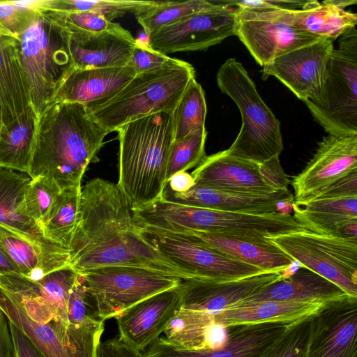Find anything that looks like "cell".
Returning <instances> with one entry per match:
<instances>
[{
	"mask_svg": "<svg viewBox=\"0 0 357 357\" xmlns=\"http://www.w3.org/2000/svg\"><path fill=\"white\" fill-rule=\"evenodd\" d=\"M117 185L132 211L162 199L172 146L174 111L160 112L119 128Z\"/></svg>",
	"mask_w": 357,
	"mask_h": 357,
	"instance_id": "3",
	"label": "cell"
},
{
	"mask_svg": "<svg viewBox=\"0 0 357 357\" xmlns=\"http://www.w3.org/2000/svg\"><path fill=\"white\" fill-rule=\"evenodd\" d=\"M54 12L66 27L75 28L86 32H102L113 24L112 22L108 21L104 16L91 11Z\"/></svg>",
	"mask_w": 357,
	"mask_h": 357,
	"instance_id": "44",
	"label": "cell"
},
{
	"mask_svg": "<svg viewBox=\"0 0 357 357\" xmlns=\"http://www.w3.org/2000/svg\"><path fill=\"white\" fill-rule=\"evenodd\" d=\"M8 324L16 357H45L25 334L9 320Z\"/></svg>",
	"mask_w": 357,
	"mask_h": 357,
	"instance_id": "50",
	"label": "cell"
},
{
	"mask_svg": "<svg viewBox=\"0 0 357 357\" xmlns=\"http://www.w3.org/2000/svg\"><path fill=\"white\" fill-rule=\"evenodd\" d=\"M82 186L61 190L40 228L43 237L68 249L78 226Z\"/></svg>",
	"mask_w": 357,
	"mask_h": 357,
	"instance_id": "34",
	"label": "cell"
},
{
	"mask_svg": "<svg viewBox=\"0 0 357 357\" xmlns=\"http://www.w3.org/2000/svg\"><path fill=\"white\" fill-rule=\"evenodd\" d=\"M348 296L336 284L301 267L286 278L261 289L245 301H286L326 304Z\"/></svg>",
	"mask_w": 357,
	"mask_h": 357,
	"instance_id": "28",
	"label": "cell"
},
{
	"mask_svg": "<svg viewBox=\"0 0 357 357\" xmlns=\"http://www.w3.org/2000/svg\"><path fill=\"white\" fill-rule=\"evenodd\" d=\"M268 239L301 267L357 298V237L319 234L302 229Z\"/></svg>",
	"mask_w": 357,
	"mask_h": 357,
	"instance_id": "9",
	"label": "cell"
},
{
	"mask_svg": "<svg viewBox=\"0 0 357 357\" xmlns=\"http://www.w3.org/2000/svg\"><path fill=\"white\" fill-rule=\"evenodd\" d=\"M68 250L70 266L79 273L126 266L190 279L141 236L118 185L101 178H95L82 188L79 221Z\"/></svg>",
	"mask_w": 357,
	"mask_h": 357,
	"instance_id": "1",
	"label": "cell"
},
{
	"mask_svg": "<svg viewBox=\"0 0 357 357\" xmlns=\"http://www.w3.org/2000/svg\"><path fill=\"white\" fill-rule=\"evenodd\" d=\"M16 47L29 86L31 107L38 116L75 68L70 35L54 11L40 9L16 38Z\"/></svg>",
	"mask_w": 357,
	"mask_h": 357,
	"instance_id": "4",
	"label": "cell"
},
{
	"mask_svg": "<svg viewBox=\"0 0 357 357\" xmlns=\"http://www.w3.org/2000/svg\"><path fill=\"white\" fill-rule=\"evenodd\" d=\"M324 304L286 301H244L213 316L225 328L268 322H294L314 314Z\"/></svg>",
	"mask_w": 357,
	"mask_h": 357,
	"instance_id": "30",
	"label": "cell"
},
{
	"mask_svg": "<svg viewBox=\"0 0 357 357\" xmlns=\"http://www.w3.org/2000/svg\"><path fill=\"white\" fill-rule=\"evenodd\" d=\"M109 133L89 116L84 105L52 102L38 116L29 175L50 178L61 190L81 187Z\"/></svg>",
	"mask_w": 357,
	"mask_h": 357,
	"instance_id": "2",
	"label": "cell"
},
{
	"mask_svg": "<svg viewBox=\"0 0 357 357\" xmlns=\"http://www.w3.org/2000/svg\"><path fill=\"white\" fill-rule=\"evenodd\" d=\"M284 277V272L266 271L227 281L183 280L180 284V308L215 316Z\"/></svg>",
	"mask_w": 357,
	"mask_h": 357,
	"instance_id": "18",
	"label": "cell"
},
{
	"mask_svg": "<svg viewBox=\"0 0 357 357\" xmlns=\"http://www.w3.org/2000/svg\"><path fill=\"white\" fill-rule=\"evenodd\" d=\"M66 28L70 35V50L75 68L126 66L138 44L129 31L114 22L98 33Z\"/></svg>",
	"mask_w": 357,
	"mask_h": 357,
	"instance_id": "21",
	"label": "cell"
},
{
	"mask_svg": "<svg viewBox=\"0 0 357 357\" xmlns=\"http://www.w3.org/2000/svg\"><path fill=\"white\" fill-rule=\"evenodd\" d=\"M216 77L219 89L234 100L242 118L240 131L227 153L258 165L279 156L284 149L280 121L242 63L227 59Z\"/></svg>",
	"mask_w": 357,
	"mask_h": 357,
	"instance_id": "6",
	"label": "cell"
},
{
	"mask_svg": "<svg viewBox=\"0 0 357 357\" xmlns=\"http://www.w3.org/2000/svg\"><path fill=\"white\" fill-rule=\"evenodd\" d=\"M31 180L28 173L0 167V223L33 238L43 239L25 204V192Z\"/></svg>",
	"mask_w": 357,
	"mask_h": 357,
	"instance_id": "32",
	"label": "cell"
},
{
	"mask_svg": "<svg viewBox=\"0 0 357 357\" xmlns=\"http://www.w3.org/2000/svg\"><path fill=\"white\" fill-rule=\"evenodd\" d=\"M206 128L197 130L179 139H174L172 146L167 183L174 174L197 167L206 156L205 144Z\"/></svg>",
	"mask_w": 357,
	"mask_h": 357,
	"instance_id": "40",
	"label": "cell"
},
{
	"mask_svg": "<svg viewBox=\"0 0 357 357\" xmlns=\"http://www.w3.org/2000/svg\"><path fill=\"white\" fill-rule=\"evenodd\" d=\"M236 8L215 4L148 36L152 49L164 54L206 50L236 34Z\"/></svg>",
	"mask_w": 357,
	"mask_h": 357,
	"instance_id": "13",
	"label": "cell"
},
{
	"mask_svg": "<svg viewBox=\"0 0 357 357\" xmlns=\"http://www.w3.org/2000/svg\"><path fill=\"white\" fill-rule=\"evenodd\" d=\"M214 5L207 0L157 1L155 6L136 18L144 33L149 36L156 30L173 24Z\"/></svg>",
	"mask_w": 357,
	"mask_h": 357,
	"instance_id": "38",
	"label": "cell"
},
{
	"mask_svg": "<svg viewBox=\"0 0 357 357\" xmlns=\"http://www.w3.org/2000/svg\"><path fill=\"white\" fill-rule=\"evenodd\" d=\"M171 58L162 54L149 45H141L139 43L135 47L128 65L136 74L162 68L172 61Z\"/></svg>",
	"mask_w": 357,
	"mask_h": 357,
	"instance_id": "46",
	"label": "cell"
},
{
	"mask_svg": "<svg viewBox=\"0 0 357 357\" xmlns=\"http://www.w3.org/2000/svg\"><path fill=\"white\" fill-rule=\"evenodd\" d=\"M259 170L264 182L275 191L288 190L291 181L280 165L279 156L259 165Z\"/></svg>",
	"mask_w": 357,
	"mask_h": 357,
	"instance_id": "48",
	"label": "cell"
},
{
	"mask_svg": "<svg viewBox=\"0 0 357 357\" xmlns=\"http://www.w3.org/2000/svg\"><path fill=\"white\" fill-rule=\"evenodd\" d=\"M7 273L20 274V272L16 265L0 245V275Z\"/></svg>",
	"mask_w": 357,
	"mask_h": 357,
	"instance_id": "54",
	"label": "cell"
},
{
	"mask_svg": "<svg viewBox=\"0 0 357 357\" xmlns=\"http://www.w3.org/2000/svg\"><path fill=\"white\" fill-rule=\"evenodd\" d=\"M67 319L68 325L74 326H96L105 322L99 317L96 300L79 273L70 291Z\"/></svg>",
	"mask_w": 357,
	"mask_h": 357,
	"instance_id": "41",
	"label": "cell"
},
{
	"mask_svg": "<svg viewBox=\"0 0 357 357\" xmlns=\"http://www.w3.org/2000/svg\"><path fill=\"white\" fill-rule=\"evenodd\" d=\"M78 276L79 273L71 266L54 271L38 280L19 273H7L0 275V287L33 321L68 328V303Z\"/></svg>",
	"mask_w": 357,
	"mask_h": 357,
	"instance_id": "12",
	"label": "cell"
},
{
	"mask_svg": "<svg viewBox=\"0 0 357 357\" xmlns=\"http://www.w3.org/2000/svg\"><path fill=\"white\" fill-rule=\"evenodd\" d=\"M99 317L105 321L154 294L178 286L183 280L145 268L115 266L83 272Z\"/></svg>",
	"mask_w": 357,
	"mask_h": 357,
	"instance_id": "10",
	"label": "cell"
},
{
	"mask_svg": "<svg viewBox=\"0 0 357 357\" xmlns=\"http://www.w3.org/2000/svg\"><path fill=\"white\" fill-rule=\"evenodd\" d=\"M235 35L262 67L287 52L323 38L284 22L238 14Z\"/></svg>",
	"mask_w": 357,
	"mask_h": 357,
	"instance_id": "22",
	"label": "cell"
},
{
	"mask_svg": "<svg viewBox=\"0 0 357 357\" xmlns=\"http://www.w3.org/2000/svg\"><path fill=\"white\" fill-rule=\"evenodd\" d=\"M0 245L20 274L32 280L70 266L68 248L45 238H33L1 223Z\"/></svg>",
	"mask_w": 357,
	"mask_h": 357,
	"instance_id": "24",
	"label": "cell"
},
{
	"mask_svg": "<svg viewBox=\"0 0 357 357\" xmlns=\"http://www.w3.org/2000/svg\"><path fill=\"white\" fill-rule=\"evenodd\" d=\"M61 189L47 176L31 178L25 192V204L30 217L40 226Z\"/></svg>",
	"mask_w": 357,
	"mask_h": 357,
	"instance_id": "42",
	"label": "cell"
},
{
	"mask_svg": "<svg viewBox=\"0 0 357 357\" xmlns=\"http://www.w3.org/2000/svg\"><path fill=\"white\" fill-rule=\"evenodd\" d=\"M293 216L303 229L324 235L357 237V217L312 211L295 203Z\"/></svg>",
	"mask_w": 357,
	"mask_h": 357,
	"instance_id": "39",
	"label": "cell"
},
{
	"mask_svg": "<svg viewBox=\"0 0 357 357\" xmlns=\"http://www.w3.org/2000/svg\"><path fill=\"white\" fill-rule=\"evenodd\" d=\"M192 66L174 59L166 66L136 74L113 96L85 106L89 116L109 132L160 112L174 111L190 81Z\"/></svg>",
	"mask_w": 357,
	"mask_h": 357,
	"instance_id": "5",
	"label": "cell"
},
{
	"mask_svg": "<svg viewBox=\"0 0 357 357\" xmlns=\"http://www.w3.org/2000/svg\"><path fill=\"white\" fill-rule=\"evenodd\" d=\"M311 316L291 323L262 357H305Z\"/></svg>",
	"mask_w": 357,
	"mask_h": 357,
	"instance_id": "43",
	"label": "cell"
},
{
	"mask_svg": "<svg viewBox=\"0 0 357 357\" xmlns=\"http://www.w3.org/2000/svg\"><path fill=\"white\" fill-rule=\"evenodd\" d=\"M0 357H16L8 320L0 309Z\"/></svg>",
	"mask_w": 357,
	"mask_h": 357,
	"instance_id": "51",
	"label": "cell"
},
{
	"mask_svg": "<svg viewBox=\"0 0 357 357\" xmlns=\"http://www.w3.org/2000/svg\"><path fill=\"white\" fill-rule=\"evenodd\" d=\"M114 357H144L142 351L120 340L118 337L108 340Z\"/></svg>",
	"mask_w": 357,
	"mask_h": 357,
	"instance_id": "53",
	"label": "cell"
},
{
	"mask_svg": "<svg viewBox=\"0 0 357 357\" xmlns=\"http://www.w3.org/2000/svg\"><path fill=\"white\" fill-rule=\"evenodd\" d=\"M196 185L226 192L270 194L259 165L229 155L227 150L206 156L191 173Z\"/></svg>",
	"mask_w": 357,
	"mask_h": 357,
	"instance_id": "25",
	"label": "cell"
},
{
	"mask_svg": "<svg viewBox=\"0 0 357 357\" xmlns=\"http://www.w3.org/2000/svg\"><path fill=\"white\" fill-rule=\"evenodd\" d=\"M214 4L227 7L236 6L240 10L257 12L270 10H301L308 0H213Z\"/></svg>",
	"mask_w": 357,
	"mask_h": 357,
	"instance_id": "45",
	"label": "cell"
},
{
	"mask_svg": "<svg viewBox=\"0 0 357 357\" xmlns=\"http://www.w3.org/2000/svg\"><path fill=\"white\" fill-rule=\"evenodd\" d=\"M207 107L202 86L192 79L174 110V139L205 127Z\"/></svg>",
	"mask_w": 357,
	"mask_h": 357,
	"instance_id": "37",
	"label": "cell"
},
{
	"mask_svg": "<svg viewBox=\"0 0 357 357\" xmlns=\"http://www.w3.org/2000/svg\"><path fill=\"white\" fill-rule=\"evenodd\" d=\"M180 284L146 298L116 316L118 338L142 352L158 339L181 307Z\"/></svg>",
	"mask_w": 357,
	"mask_h": 357,
	"instance_id": "19",
	"label": "cell"
},
{
	"mask_svg": "<svg viewBox=\"0 0 357 357\" xmlns=\"http://www.w3.org/2000/svg\"><path fill=\"white\" fill-rule=\"evenodd\" d=\"M141 236L190 279L238 280L266 271L217 252L190 236L137 225Z\"/></svg>",
	"mask_w": 357,
	"mask_h": 357,
	"instance_id": "11",
	"label": "cell"
},
{
	"mask_svg": "<svg viewBox=\"0 0 357 357\" xmlns=\"http://www.w3.org/2000/svg\"><path fill=\"white\" fill-rule=\"evenodd\" d=\"M162 199L195 207L248 214L279 212L281 202H294L290 190L270 194L226 192L195 185L185 193H176L165 187Z\"/></svg>",
	"mask_w": 357,
	"mask_h": 357,
	"instance_id": "23",
	"label": "cell"
},
{
	"mask_svg": "<svg viewBox=\"0 0 357 357\" xmlns=\"http://www.w3.org/2000/svg\"><path fill=\"white\" fill-rule=\"evenodd\" d=\"M159 227L174 233L204 232L271 237L302 229L291 214H248L163 202L158 213Z\"/></svg>",
	"mask_w": 357,
	"mask_h": 357,
	"instance_id": "8",
	"label": "cell"
},
{
	"mask_svg": "<svg viewBox=\"0 0 357 357\" xmlns=\"http://www.w3.org/2000/svg\"><path fill=\"white\" fill-rule=\"evenodd\" d=\"M156 3L154 1L132 0H44L42 9L61 13L91 11L112 22L128 13L137 17L152 8Z\"/></svg>",
	"mask_w": 357,
	"mask_h": 357,
	"instance_id": "36",
	"label": "cell"
},
{
	"mask_svg": "<svg viewBox=\"0 0 357 357\" xmlns=\"http://www.w3.org/2000/svg\"><path fill=\"white\" fill-rule=\"evenodd\" d=\"M353 197H357V170L351 172L336 180L314 199H339Z\"/></svg>",
	"mask_w": 357,
	"mask_h": 357,
	"instance_id": "49",
	"label": "cell"
},
{
	"mask_svg": "<svg viewBox=\"0 0 357 357\" xmlns=\"http://www.w3.org/2000/svg\"><path fill=\"white\" fill-rule=\"evenodd\" d=\"M215 324L213 316L201 311L179 308L164 331L171 345L185 349H208Z\"/></svg>",
	"mask_w": 357,
	"mask_h": 357,
	"instance_id": "35",
	"label": "cell"
},
{
	"mask_svg": "<svg viewBox=\"0 0 357 357\" xmlns=\"http://www.w3.org/2000/svg\"><path fill=\"white\" fill-rule=\"evenodd\" d=\"M356 0H308L301 10L251 12L236 8L237 14L253 18L284 22L298 29L323 38L337 39L344 32L355 27L357 15L344 8L356 4Z\"/></svg>",
	"mask_w": 357,
	"mask_h": 357,
	"instance_id": "20",
	"label": "cell"
},
{
	"mask_svg": "<svg viewBox=\"0 0 357 357\" xmlns=\"http://www.w3.org/2000/svg\"><path fill=\"white\" fill-rule=\"evenodd\" d=\"M38 116L31 107L0 130V167L29 173Z\"/></svg>",
	"mask_w": 357,
	"mask_h": 357,
	"instance_id": "33",
	"label": "cell"
},
{
	"mask_svg": "<svg viewBox=\"0 0 357 357\" xmlns=\"http://www.w3.org/2000/svg\"><path fill=\"white\" fill-rule=\"evenodd\" d=\"M333 41L327 38L287 52L263 66L262 79H279L302 101L317 100L324 86Z\"/></svg>",
	"mask_w": 357,
	"mask_h": 357,
	"instance_id": "14",
	"label": "cell"
},
{
	"mask_svg": "<svg viewBox=\"0 0 357 357\" xmlns=\"http://www.w3.org/2000/svg\"><path fill=\"white\" fill-rule=\"evenodd\" d=\"M305 357H357V298L326 303L311 316Z\"/></svg>",
	"mask_w": 357,
	"mask_h": 357,
	"instance_id": "16",
	"label": "cell"
},
{
	"mask_svg": "<svg viewBox=\"0 0 357 357\" xmlns=\"http://www.w3.org/2000/svg\"><path fill=\"white\" fill-rule=\"evenodd\" d=\"M329 59L319 98L305 100L314 119L328 135H357V31L352 27L339 38Z\"/></svg>",
	"mask_w": 357,
	"mask_h": 357,
	"instance_id": "7",
	"label": "cell"
},
{
	"mask_svg": "<svg viewBox=\"0 0 357 357\" xmlns=\"http://www.w3.org/2000/svg\"><path fill=\"white\" fill-rule=\"evenodd\" d=\"M196 185L191 174L180 172L174 174L167 181L166 186L176 193H185Z\"/></svg>",
	"mask_w": 357,
	"mask_h": 357,
	"instance_id": "52",
	"label": "cell"
},
{
	"mask_svg": "<svg viewBox=\"0 0 357 357\" xmlns=\"http://www.w3.org/2000/svg\"><path fill=\"white\" fill-rule=\"evenodd\" d=\"M208 248L264 271L286 272L294 259L275 245L268 237L226 235L204 232H185Z\"/></svg>",
	"mask_w": 357,
	"mask_h": 357,
	"instance_id": "26",
	"label": "cell"
},
{
	"mask_svg": "<svg viewBox=\"0 0 357 357\" xmlns=\"http://www.w3.org/2000/svg\"><path fill=\"white\" fill-rule=\"evenodd\" d=\"M96 357H114L108 340L99 344Z\"/></svg>",
	"mask_w": 357,
	"mask_h": 357,
	"instance_id": "55",
	"label": "cell"
},
{
	"mask_svg": "<svg viewBox=\"0 0 357 357\" xmlns=\"http://www.w3.org/2000/svg\"><path fill=\"white\" fill-rule=\"evenodd\" d=\"M357 170V135H328L291 185L298 206L314 199L338 178Z\"/></svg>",
	"mask_w": 357,
	"mask_h": 357,
	"instance_id": "15",
	"label": "cell"
},
{
	"mask_svg": "<svg viewBox=\"0 0 357 357\" xmlns=\"http://www.w3.org/2000/svg\"><path fill=\"white\" fill-rule=\"evenodd\" d=\"M31 107L29 86L18 58L16 38L0 35L1 128Z\"/></svg>",
	"mask_w": 357,
	"mask_h": 357,
	"instance_id": "29",
	"label": "cell"
},
{
	"mask_svg": "<svg viewBox=\"0 0 357 357\" xmlns=\"http://www.w3.org/2000/svg\"><path fill=\"white\" fill-rule=\"evenodd\" d=\"M0 129H1V121H0Z\"/></svg>",
	"mask_w": 357,
	"mask_h": 357,
	"instance_id": "56",
	"label": "cell"
},
{
	"mask_svg": "<svg viewBox=\"0 0 357 357\" xmlns=\"http://www.w3.org/2000/svg\"><path fill=\"white\" fill-rule=\"evenodd\" d=\"M136 75L132 68H75L63 81L52 102L79 103L87 106L119 91Z\"/></svg>",
	"mask_w": 357,
	"mask_h": 357,
	"instance_id": "27",
	"label": "cell"
},
{
	"mask_svg": "<svg viewBox=\"0 0 357 357\" xmlns=\"http://www.w3.org/2000/svg\"><path fill=\"white\" fill-rule=\"evenodd\" d=\"M0 309L8 319L31 340L45 357H96L64 340L50 325L33 321L0 287Z\"/></svg>",
	"mask_w": 357,
	"mask_h": 357,
	"instance_id": "31",
	"label": "cell"
},
{
	"mask_svg": "<svg viewBox=\"0 0 357 357\" xmlns=\"http://www.w3.org/2000/svg\"><path fill=\"white\" fill-rule=\"evenodd\" d=\"M301 206L308 211L357 217V197L339 199H314Z\"/></svg>",
	"mask_w": 357,
	"mask_h": 357,
	"instance_id": "47",
	"label": "cell"
},
{
	"mask_svg": "<svg viewBox=\"0 0 357 357\" xmlns=\"http://www.w3.org/2000/svg\"><path fill=\"white\" fill-rule=\"evenodd\" d=\"M292 322H268L226 328L227 337L216 349H185L174 347L160 337L144 357H262Z\"/></svg>",
	"mask_w": 357,
	"mask_h": 357,
	"instance_id": "17",
	"label": "cell"
}]
</instances>
